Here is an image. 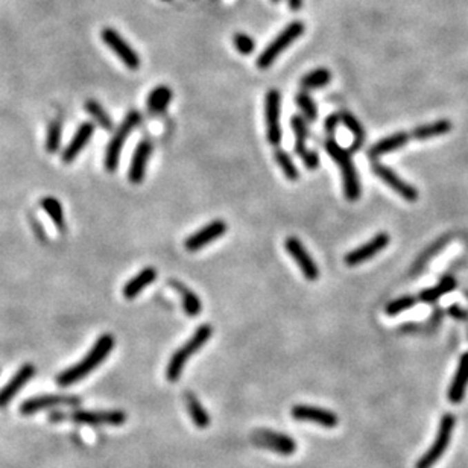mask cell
Listing matches in <instances>:
<instances>
[{
	"label": "cell",
	"instance_id": "obj_10",
	"mask_svg": "<svg viewBox=\"0 0 468 468\" xmlns=\"http://www.w3.org/2000/svg\"><path fill=\"white\" fill-rule=\"evenodd\" d=\"M280 101L278 90H269L265 97V120H266V139L273 146H278L282 142L280 130Z\"/></svg>",
	"mask_w": 468,
	"mask_h": 468
},
{
	"label": "cell",
	"instance_id": "obj_17",
	"mask_svg": "<svg viewBox=\"0 0 468 468\" xmlns=\"http://www.w3.org/2000/svg\"><path fill=\"white\" fill-rule=\"evenodd\" d=\"M150 154H153V143L149 140L139 142V145L135 146V150L131 158L130 170H128V178H130L131 183L140 184L143 178H145L146 164Z\"/></svg>",
	"mask_w": 468,
	"mask_h": 468
},
{
	"label": "cell",
	"instance_id": "obj_8",
	"mask_svg": "<svg viewBox=\"0 0 468 468\" xmlns=\"http://www.w3.org/2000/svg\"><path fill=\"white\" fill-rule=\"evenodd\" d=\"M101 37L104 43L115 52L116 57L122 61L130 70H139L140 69V57L135 52L128 41L113 28H105L101 32Z\"/></svg>",
	"mask_w": 468,
	"mask_h": 468
},
{
	"label": "cell",
	"instance_id": "obj_42",
	"mask_svg": "<svg viewBox=\"0 0 468 468\" xmlns=\"http://www.w3.org/2000/svg\"><path fill=\"white\" fill-rule=\"evenodd\" d=\"M450 313H451V315H456V316H459V318H460V320H464V318H467V313H464V312H460V311H459V309H458V306H453V307L450 309Z\"/></svg>",
	"mask_w": 468,
	"mask_h": 468
},
{
	"label": "cell",
	"instance_id": "obj_7",
	"mask_svg": "<svg viewBox=\"0 0 468 468\" xmlns=\"http://www.w3.org/2000/svg\"><path fill=\"white\" fill-rule=\"evenodd\" d=\"M455 425H456L455 415L445 413L440 421V429H438V433H436L432 447H430L425 455L418 459L415 468H432L438 460L442 458V455L450 444V438L453 433V429H455Z\"/></svg>",
	"mask_w": 468,
	"mask_h": 468
},
{
	"label": "cell",
	"instance_id": "obj_30",
	"mask_svg": "<svg viewBox=\"0 0 468 468\" xmlns=\"http://www.w3.org/2000/svg\"><path fill=\"white\" fill-rule=\"evenodd\" d=\"M291 125L293 134H295V145H293V149H295V153L300 157L309 149L306 145L309 139V126L306 124V120L301 116H293L291 119Z\"/></svg>",
	"mask_w": 468,
	"mask_h": 468
},
{
	"label": "cell",
	"instance_id": "obj_9",
	"mask_svg": "<svg viewBox=\"0 0 468 468\" xmlns=\"http://www.w3.org/2000/svg\"><path fill=\"white\" fill-rule=\"evenodd\" d=\"M251 440H253V444L257 445V447L277 451L278 455H283V456H291L292 453H295L297 450V442L293 441L291 436L273 432V430H266V429L255 430L251 436Z\"/></svg>",
	"mask_w": 468,
	"mask_h": 468
},
{
	"label": "cell",
	"instance_id": "obj_41",
	"mask_svg": "<svg viewBox=\"0 0 468 468\" xmlns=\"http://www.w3.org/2000/svg\"><path fill=\"white\" fill-rule=\"evenodd\" d=\"M288 3L292 11H300L301 6H303V0H288Z\"/></svg>",
	"mask_w": 468,
	"mask_h": 468
},
{
	"label": "cell",
	"instance_id": "obj_15",
	"mask_svg": "<svg viewBox=\"0 0 468 468\" xmlns=\"http://www.w3.org/2000/svg\"><path fill=\"white\" fill-rule=\"evenodd\" d=\"M79 403L81 398L73 396H40L32 397L23 402V404L20 406V412L23 415H31L44 409H50V407L78 406Z\"/></svg>",
	"mask_w": 468,
	"mask_h": 468
},
{
	"label": "cell",
	"instance_id": "obj_39",
	"mask_svg": "<svg viewBox=\"0 0 468 468\" xmlns=\"http://www.w3.org/2000/svg\"><path fill=\"white\" fill-rule=\"evenodd\" d=\"M300 158L303 160V163H304L307 169H316L320 166V157H318V154L315 153V150L307 149L304 154L300 155Z\"/></svg>",
	"mask_w": 468,
	"mask_h": 468
},
{
	"label": "cell",
	"instance_id": "obj_24",
	"mask_svg": "<svg viewBox=\"0 0 468 468\" xmlns=\"http://www.w3.org/2000/svg\"><path fill=\"white\" fill-rule=\"evenodd\" d=\"M169 284L172 286L173 289H177L179 292L181 300H183L184 312L188 316H198L201 313V311H202V303H201L199 297L196 295L195 292H192L191 289H188L187 286H184L183 283L178 282V280H170Z\"/></svg>",
	"mask_w": 468,
	"mask_h": 468
},
{
	"label": "cell",
	"instance_id": "obj_43",
	"mask_svg": "<svg viewBox=\"0 0 468 468\" xmlns=\"http://www.w3.org/2000/svg\"><path fill=\"white\" fill-rule=\"evenodd\" d=\"M273 2H274V3H277V2H280V0H273Z\"/></svg>",
	"mask_w": 468,
	"mask_h": 468
},
{
	"label": "cell",
	"instance_id": "obj_33",
	"mask_svg": "<svg viewBox=\"0 0 468 468\" xmlns=\"http://www.w3.org/2000/svg\"><path fill=\"white\" fill-rule=\"evenodd\" d=\"M41 207L44 208V211H46L48 216L52 219V222L55 224L57 228L59 231H66L64 210H63L61 204H59V201L52 198V196H48V198H44L41 201Z\"/></svg>",
	"mask_w": 468,
	"mask_h": 468
},
{
	"label": "cell",
	"instance_id": "obj_37",
	"mask_svg": "<svg viewBox=\"0 0 468 468\" xmlns=\"http://www.w3.org/2000/svg\"><path fill=\"white\" fill-rule=\"evenodd\" d=\"M61 122L59 120H55L52 122L48 131V139H46V149L49 154H55L59 149V143H61Z\"/></svg>",
	"mask_w": 468,
	"mask_h": 468
},
{
	"label": "cell",
	"instance_id": "obj_5",
	"mask_svg": "<svg viewBox=\"0 0 468 468\" xmlns=\"http://www.w3.org/2000/svg\"><path fill=\"white\" fill-rule=\"evenodd\" d=\"M50 421H73L88 426H120L126 421V413L122 411H75L67 413L55 412L50 415Z\"/></svg>",
	"mask_w": 468,
	"mask_h": 468
},
{
	"label": "cell",
	"instance_id": "obj_23",
	"mask_svg": "<svg viewBox=\"0 0 468 468\" xmlns=\"http://www.w3.org/2000/svg\"><path fill=\"white\" fill-rule=\"evenodd\" d=\"M450 131H451L450 120L441 119L432 124H426V125H420L417 128H413L412 131H409V135H411V140H429L433 137H440V135H444Z\"/></svg>",
	"mask_w": 468,
	"mask_h": 468
},
{
	"label": "cell",
	"instance_id": "obj_38",
	"mask_svg": "<svg viewBox=\"0 0 468 468\" xmlns=\"http://www.w3.org/2000/svg\"><path fill=\"white\" fill-rule=\"evenodd\" d=\"M233 43H234V46H236V49L239 50L240 55H251L254 48H255L254 40L251 39V37L246 35V34H242V32L234 34Z\"/></svg>",
	"mask_w": 468,
	"mask_h": 468
},
{
	"label": "cell",
	"instance_id": "obj_4",
	"mask_svg": "<svg viewBox=\"0 0 468 468\" xmlns=\"http://www.w3.org/2000/svg\"><path fill=\"white\" fill-rule=\"evenodd\" d=\"M304 23L303 21H292L288 26H286L283 31L278 34L273 43H269L266 49L262 52L260 57L257 58V67L262 70L269 69L271 66L274 64L275 59L280 57V54L288 49L291 44L298 40L301 35L304 34Z\"/></svg>",
	"mask_w": 468,
	"mask_h": 468
},
{
	"label": "cell",
	"instance_id": "obj_13",
	"mask_svg": "<svg viewBox=\"0 0 468 468\" xmlns=\"http://www.w3.org/2000/svg\"><path fill=\"white\" fill-rule=\"evenodd\" d=\"M389 236L388 233H377L376 236L369 240V242L364 244L362 246L356 248V250L350 251L345 255V265L347 266H358L360 263H364L369 259H373L374 255L382 253L384 248L389 245Z\"/></svg>",
	"mask_w": 468,
	"mask_h": 468
},
{
	"label": "cell",
	"instance_id": "obj_40",
	"mask_svg": "<svg viewBox=\"0 0 468 468\" xmlns=\"http://www.w3.org/2000/svg\"><path fill=\"white\" fill-rule=\"evenodd\" d=\"M339 115H330L326 120V134L327 137H335V133H336V128L339 125Z\"/></svg>",
	"mask_w": 468,
	"mask_h": 468
},
{
	"label": "cell",
	"instance_id": "obj_21",
	"mask_svg": "<svg viewBox=\"0 0 468 468\" xmlns=\"http://www.w3.org/2000/svg\"><path fill=\"white\" fill-rule=\"evenodd\" d=\"M409 140H411L409 133L400 131L396 134H391L388 135V137H384L377 143H374V145L368 150V157L376 162L377 158H380L382 155L391 154V153H394V150L403 148Z\"/></svg>",
	"mask_w": 468,
	"mask_h": 468
},
{
	"label": "cell",
	"instance_id": "obj_34",
	"mask_svg": "<svg viewBox=\"0 0 468 468\" xmlns=\"http://www.w3.org/2000/svg\"><path fill=\"white\" fill-rule=\"evenodd\" d=\"M274 157H275V162L277 164L280 166V169L283 170L284 173V177L291 179V181H297L298 179V169H297V166L295 163L292 162V158L291 155L286 153V150L280 149V148H277L275 149V153H274Z\"/></svg>",
	"mask_w": 468,
	"mask_h": 468
},
{
	"label": "cell",
	"instance_id": "obj_11",
	"mask_svg": "<svg viewBox=\"0 0 468 468\" xmlns=\"http://www.w3.org/2000/svg\"><path fill=\"white\" fill-rule=\"evenodd\" d=\"M371 169H373L376 177H379L383 181V183H387L392 188V191L397 192L404 201L415 202V201L418 199V191H417V188H415L413 186H411L409 183H406V181L400 178L392 169L387 168V166L380 164L379 162H373Z\"/></svg>",
	"mask_w": 468,
	"mask_h": 468
},
{
	"label": "cell",
	"instance_id": "obj_14",
	"mask_svg": "<svg viewBox=\"0 0 468 468\" xmlns=\"http://www.w3.org/2000/svg\"><path fill=\"white\" fill-rule=\"evenodd\" d=\"M286 251L291 254V257L297 262V265L300 266L301 273L307 278V280L315 282L318 280L320 277V269L316 266V263L313 262L312 255L307 253L304 245L300 242L297 237H288L286 239Z\"/></svg>",
	"mask_w": 468,
	"mask_h": 468
},
{
	"label": "cell",
	"instance_id": "obj_26",
	"mask_svg": "<svg viewBox=\"0 0 468 468\" xmlns=\"http://www.w3.org/2000/svg\"><path fill=\"white\" fill-rule=\"evenodd\" d=\"M339 120L347 126V130H350L353 134V145L350 148V153H354V150H359L360 146L364 145L365 142V130L362 124L359 122V119L356 116H353L349 111H342L339 113Z\"/></svg>",
	"mask_w": 468,
	"mask_h": 468
},
{
	"label": "cell",
	"instance_id": "obj_12",
	"mask_svg": "<svg viewBox=\"0 0 468 468\" xmlns=\"http://www.w3.org/2000/svg\"><path fill=\"white\" fill-rule=\"evenodd\" d=\"M226 231V224L225 221H221V219H216V221L207 224L206 226H202L201 230L195 231L191 234L186 240H184V246L187 251L195 253L202 250L204 246H207L208 244L215 242L216 239L222 237Z\"/></svg>",
	"mask_w": 468,
	"mask_h": 468
},
{
	"label": "cell",
	"instance_id": "obj_20",
	"mask_svg": "<svg viewBox=\"0 0 468 468\" xmlns=\"http://www.w3.org/2000/svg\"><path fill=\"white\" fill-rule=\"evenodd\" d=\"M93 134H95V125L93 124H90V122L82 124L78 128V131L75 133L73 139L70 140L69 145H67V148L64 149L63 162L64 163H72L75 158H77L81 154V150L86 148L87 143L92 140Z\"/></svg>",
	"mask_w": 468,
	"mask_h": 468
},
{
	"label": "cell",
	"instance_id": "obj_3",
	"mask_svg": "<svg viewBox=\"0 0 468 468\" xmlns=\"http://www.w3.org/2000/svg\"><path fill=\"white\" fill-rule=\"evenodd\" d=\"M211 335H213V329H211V326H208V324H202V326L195 330L192 338L172 354L168 368H166V377H168L169 382L173 383L179 379V376L183 373L188 359L207 344Z\"/></svg>",
	"mask_w": 468,
	"mask_h": 468
},
{
	"label": "cell",
	"instance_id": "obj_28",
	"mask_svg": "<svg viewBox=\"0 0 468 468\" xmlns=\"http://www.w3.org/2000/svg\"><path fill=\"white\" fill-rule=\"evenodd\" d=\"M331 81V73L329 69H324V67H320V69H315L312 72L306 73L303 78L300 81V86L306 88V90H315V88H322L330 84Z\"/></svg>",
	"mask_w": 468,
	"mask_h": 468
},
{
	"label": "cell",
	"instance_id": "obj_2",
	"mask_svg": "<svg viewBox=\"0 0 468 468\" xmlns=\"http://www.w3.org/2000/svg\"><path fill=\"white\" fill-rule=\"evenodd\" d=\"M326 150H327V154L336 162L339 169H341L345 198L351 202L358 201L360 198L362 188H360V179H359L358 169L351 162L350 150H347L339 145V143L335 140V137H327Z\"/></svg>",
	"mask_w": 468,
	"mask_h": 468
},
{
	"label": "cell",
	"instance_id": "obj_1",
	"mask_svg": "<svg viewBox=\"0 0 468 468\" xmlns=\"http://www.w3.org/2000/svg\"><path fill=\"white\" fill-rule=\"evenodd\" d=\"M115 349V338L111 335H102L97 339L93 349L87 353V356L82 359L79 364L70 367L66 369L61 374L57 377L58 387H70L73 383H78L79 380L84 379L90 373L99 367L102 362L108 358V354Z\"/></svg>",
	"mask_w": 468,
	"mask_h": 468
},
{
	"label": "cell",
	"instance_id": "obj_19",
	"mask_svg": "<svg viewBox=\"0 0 468 468\" xmlns=\"http://www.w3.org/2000/svg\"><path fill=\"white\" fill-rule=\"evenodd\" d=\"M35 374V367L28 364L20 368V371L6 383V387L0 389V407H5L11 400L17 396V392L32 379Z\"/></svg>",
	"mask_w": 468,
	"mask_h": 468
},
{
	"label": "cell",
	"instance_id": "obj_36",
	"mask_svg": "<svg viewBox=\"0 0 468 468\" xmlns=\"http://www.w3.org/2000/svg\"><path fill=\"white\" fill-rule=\"evenodd\" d=\"M295 102H297L298 108L306 116L307 120H315L316 116H318V110H316L315 102L312 101V97L309 96L306 92H300L295 96Z\"/></svg>",
	"mask_w": 468,
	"mask_h": 468
},
{
	"label": "cell",
	"instance_id": "obj_31",
	"mask_svg": "<svg viewBox=\"0 0 468 468\" xmlns=\"http://www.w3.org/2000/svg\"><path fill=\"white\" fill-rule=\"evenodd\" d=\"M449 240H450V236H444V237H441V239H438L436 242L430 245L429 248H426V250L420 254V257L417 259V262H415V265L412 266V273H413V274L421 273V271L425 269V266L427 265V263H429L430 260H432V259L435 257V255H436L438 253H440L441 250H444V248H445V245H447Z\"/></svg>",
	"mask_w": 468,
	"mask_h": 468
},
{
	"label": "cell",
	"instance_id": "obj_27",
	"mask_svg": "<svg viewBox=\"0 0 468 468\" xmlns=\"http://www.w3.org/2000/svg\"><path fill=\"white\" fill-rule=\"evenodd\" d=\"M453 289H456V280L453 277H444L442 280L435 284L433 288L425 289L421 293L418 300L422 301V303H435V301L440 300L445 293L451 292Z\"/></svg>",
	"mask_w": 468,
	"mask_h": 468
},
{
	"label": "cell",
	"instance_id": "obj_32",
	"mask_svg": "<svg viewBox=\"0 0 468 468\" xmlns=\"http://www.w3.org/2000/svg\"><path fill=\"white\" fill-rule=\"evenodd\" d=\"M84 107H86V111L95 119V122L99 125L102 130H105V131L113 130V126H115V125H113V119L110 117L108 113L105 111V108L102 107L99 102L95 101V99H88Z\"/></svg>",
	"mask_w": 468,
	"mask_h": 468
},
{
	"label": "cell",
	"instance_id": "obj_35",
	"mask_svg": "<svg viewBox=\"0 0 468 468\" xmlns=\"http://www.w3.org/2000/svg\"><path fill=\"white\" fill-rule=\"evenodd\" d=\"M417 301H418V298H415L412 295L400 297L394 301H391V303H388L387 315L394 316V315H398V313H402L404 311H409V309H412L415 304H417Z\"/></svg>",
	"mask_w": 468,
	"mask_h": 468
},
{
	"label": "cell",
	"instance_id": "obj_25",
	"mask_svg": "<svg viewBox=\"0 0 468 468\" xmlns=\"http://www.w3.org/2000/svg\"><path fill=\"white\" fill-rule=\"evenodd\" d=\"M172 90L168 86H157L153 92L148 95L146 107L154 115H160L166 108L169 107L172 101Z\"/></svg>",
	"mask_w": 468,
	"mask_h": 468
},
{
	"label": "cell",
	"instance_id": "obj_16",
	"mask_svg": "<svg viewBox=\"0 0 468 468\" xmlns=\"http://www.w3.org/2000/svg\"><path fill=\"white\" fill-rule=\"evenodd\" d=\"M291 413H292V417L298 421L315 422V425H320L327 429H331L338 425L336 413L326 411V409H321V407L297 404L295 407H292Z\"/></svg>",
	"mask_w": 468,
	"mask_h": 468
},
{
	"label": "cell",
	"instance_id": "obj_18",
	"mask_svg": "<svg viewBox=\"0 0 468 468\" xmlns=\"http://www.w3.org/2000/svg\"><path fill=\"white\" fill-rule=\"evenodd\" d=\"M468 388V351L464 353L459 359L455 377L449 387L447 397L453 404H458L464 400Z\"/></svg>",
	"mask_w": 468,
	"mask_h": 468
},
{
	"label": "cell",
	"instance_id": "obj_29",
	"mask_svg": "<svg viewBox=\"0 0 468 468\" xmlns=\"http://www.w3.org/2000/svg\"><path fill=\"white\" fill-rule=\"evenodd\" d=\"M186 404H187L188 413H191V417H192V421L195 422V426L199 427V429L208 427L210 417H208L207 411L202 407L199 400L196 398L193 394H187L186 396Z\"/></svg>",
	"mask_w": 468,
	"mask_h": 468
},
{
	"label": "cell",
	"instance_id": "obj_22",
	"mask_svg": "<svg viewBox=\"0 0 468 468\" xmlns=\"http://www.w3.org/2000/svg\"><path fill=\"white\" fill-rule=\"evenodd\" d=\"M155 278H157V269L155 268L149 266V268L142 269L137 275L133 277L131 280L124 286V291H122L124 297L126 300L137 298L139 293L145 288H148L149 284H153Z\"/></svg>",
	"mask_w": 468,
	"mask_h": 468
},
{
	"label": "cell",
	"instance_id": "obj_6",
	"mask_svg": "<svg viewBox=\"0 0 468 468\" xmlns=\"http://www.w3.org/2000/svg\"><path fill=\"white\" fill-rule=\"evenodd\" d=\"M142 122V115L139 111H130L128 116L124 119L122 125H120L113 139L110 140L107 150H105V168L110 172H115L119 166V158L120 153H122V148L126 143L130 134L134 131V128H137Z\"/></svg>",
	"mask_w": 468,
	"mask_h": 468
}]
</instances>
